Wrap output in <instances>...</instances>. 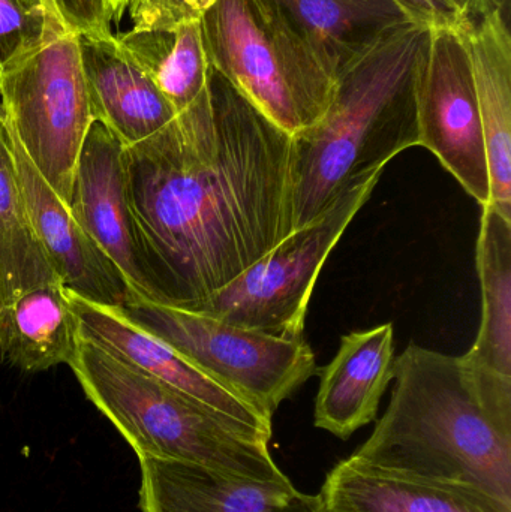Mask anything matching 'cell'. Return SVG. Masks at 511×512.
<instances>
[{
	"mask_svg": "<svg viewBox=\"0 0 511 512\" xmlns=\"http://www.w3.org/2000/svg\"><path fill=\"white\" fill-rule=\"evenodd\" d=\"M215 0H129L132 30L173 29L200 20Z\"/></svg>",
	"mask_w": 511,
	"mask_h": 512,
	"instance_id": "obj_24",
	"label": "cell"
},
{
	"mask_svg": "<svg viewBox=\"0 0 511 512\" xmlns=\"http://www.w3.org/2000/svg\"><path fill=\"white\" fill-rule=\"evenodd\" d=\"M5 310L6 307L0 306V364L5 363Z\"/></svg>",
	"mask_w": 511,
	"mask_h": 512,
	"instance_id": "obj_29",
	"label": "cell"
},
{
	"mask_svg": "<svg viewBox=\"0 0 511 512\" xmlns=\"http://www.w3.org/2000/svg\"><path fill=\"white\" fill-rule=\"evenodd\" d=\"M50 3H51V2H50ZM51 6H53V5H51Z\"/></svg>",
	"mask_w": 511,
	"mask_h": 512,
	"instance_id": "obj_30",
	"label": "cell"
},
{
	"mask_svg": "<svg viewBox=\"0 0 511 512\" xmlns=\"http://www.w3.org/2000/svg\"><path fill=\"white\" fill-rule=\"evenodd\" d=\"M53 282L60 280L30 224L0 110V306H9L24 292Z\"/></svg>",
	"mask_w": 511,
	"mask_h": 512,
	"instance_id": "obj_21",
	"label": "cell"
},
{
	"mask_svg": "<svg viewBox=\"0 0 511 512\" xmlns=\"http://www.w3.org/2000/svg\"><path fill=\"white\" fill-rule=\"evenodd\" d=\"M66 32L108 35L113 21L107 0H50Z\"/></svg>",
	"mask_w": 511,
	"mask_h": 512,
	"instance_id": "obj_25",
	"label": "cell"
},
{
	"mask_svg": "<svg viewBox=\"0 0 511 512\" xmlns=\"http://www.w3.org/2000/svg\"><path fill=\"white\" fill-rule=\"evenodd\" d=\"M119 41L177 114L194 104L206 90L209 63L200 21H189L173 29L131 30L119 36Z\"/></svg>",
	"mask_w": 511,
	"mask_h": 512,
	"instance_id": "obj_22",
	"label": "cell"
},
{
	"mask_svg": "<svg viewBox=\"0 0 511 512\" xmlns=\"http://www.w3.org/2000/svg\"><path fill=\"white\" fill-rule=\"evenodd\" d=\"M68 206L84 233L119 271L129 298L158 303L129 209L125 146L98 120H93L81 146Z\"/></svg>",
	"mask_w": 511,
	"mask_h": 512,
	"instance_id": "obj_10",
	"label": "cell"
},
{
	"mask_svg": "<svg viewBox=\"0 0 511 512\" xmlns=\"http://www.w3.org/2000/svg\"><path fill=\"white\" fill-rule=\"evenodd\" d=\"M324 512H511V504L464 484L426 480L348 457L327 474Z\"/></svg>",
	"mask_w": 511,
	"mask_h": 512,
	"instance_id": "obj_15",
	"label": "cell"
},
{
	"mask_svg": "<svg viewBox=\"0 0 511 512\" xmlns=\"http://www.w3.org/2000/svg\"><path fill=\"white\" fill-rule=\"evenodd\" d=\"M414 23L437 29L465 30L471 21L455 0H396Z\"/></svg>",
	"mask_w": 511,
	"mask_h": 512,
	"instance_id": "obj_26",
	"label": "cell"
},
{
	"mask_svg": "<svg viewBox=\"0 0 511 512\" xmlns=\"http://www.w3.org/2000/svg\"><path fill=\"white\" fill-rule=\"evenodd\" d=\"M108 8H110L113 20H119L122 17L123 12L128 9L129 0H107Z\"/></svg>",
	"mask_w": 511,
	"mask_h": 512,
	"instance_id": "obj_28",
	"label": "cell"
},
{
	"mask_svg": "<svg viewBox=\"0 0 511 512\" xmlns=\"http://www.w3.org/2000/svg\"><path fill=\"white\" fill-rule=\"evenodd\" d=\"M455 2L470 18L471 23L485 17L497 5V0H455Z\"/></svg>",
	"mask_w": 511,
	"mask_h": 512,
	"instance_id": "obj_27",
	"label": "cell"
},
{
	"mask_svg": "<svg viewBox=\"0 0 511 512\" xmlns=\"http://www.w3.org/2000/svg\"><path fill=\"white\" fill-rule=\"evenodd\" d=\"M72 373L95 408L141 457L194 463L231 477L288 483L269 444L213 409L80 337Z\"/></svg>",
	"mask_w": 511,
	"mask_h": 512,
	"instance_id": "obj_4",
	"label": "cell"
},
{
	"mask_svg": "<svg viewBox=\"0 0 511 512\" xmlns=\"http://www.w3.org/2000/svg\"><path fill=\"white\" fill-rule=\"evenodd\" d=\"M393 381L386 412L351 457L511 504L510 376L410 343L395 357Z\"/></svg>",
	"mask_w": 511,
	"mask_h": 512,
	"instance_id": "obj_2",
	"label": "cell"
},
{
	"mask_svg": "<svg viewBox=\"0 0 511 512\" xmlns=\"http://www.w3.org/2000/svg\"><path fill=\"white\" fill-rule=\"evenodd\" d=\"M63 33L50 0H0V77Z\"/></svg>",
	"mask_w": 511,
	"mask_h": 512,
	"instance_id": "obj_23",
	"label": "cell"
},
{
	"mask_svg": "<svg viewBox=\"0 0 511 512\" xmlns=\"http://www.w3.org/2000/svg\"><path fill=\"white\" fill-rule=\"evenodd\" d=\"M0 110L30 161L68 204L93 123L77 35L63 33L0 77Z\"/></svg>",
	"mask_w": 511,
	"mask_h": 512,
	"instance_id": "obj_8",
	"label": "cell"
},
{
	"mask_svg": "<svg viewBox=\"0 0 511 512\" xmlns=\"http://www.w3.org/2000/svg\"><path fill=\"white\" fill-rule=\"evenodd\" d=\"M68 292L80 337L101 346L134 369L203 403L252 438L269 444L273 433L272 418H267L242 397L201 372L176 349L141 327L123 307L95 303L69 289Z\"/></svg>",
	"mask_w": 511,
	"mask_h": 512,
	"instance_id": "obj_11",
	"label": "cell"
},
{
	"mask_svg": "<svg viewBox=\"0 0 511 512\" xmlns=\"http://www.w3.org/2000/svg\"><path fill=\"white\" fill-rule=\"evenodd\" d=\"M318 57L335 81L375 44L410 23L396 0H260Z\"/></svg>",
	"mask_w": 511,
	"mask_h": 512,
	"instance_id": "obj_18",
	"label": "cell"
},
{
	"mask_svg": "<svg viewBox=\"0 0 511 512\" xmlns=\"http://www.w3.org/2000/svg\"><path fill=\"white\" fill-rule=\"evenodd\" d=\"M381 174L354 186L321 218L294 231L197 312L285 339L303 337L309 301L327 258L368 203Z\"/></svg>",
	"mask_w": 511,
	"mask_h": 512,
	"instance_id": "obj_7",
	"label": "cell"
},
{
	"mask_svg": "<svg viewBox=\"0 0 511 512\" xmlns=\"http://www.w3.org/2000/svg\"><path fill=\"white\" fill-rule=\"evenodd\" d=\"M393 364L392 322L342 337L335 358L320 370L315 427L347 441L375 421L381 399L393 381Z\"/></svg>",
	"mask_w": 511,
	"mask_h": 512,
	"instance_id": "obj_16",
	"label": "cell"
},
{
	"mask_svg": "<svg viewBox=\"0 0 511 512\" xmlns=\"http://www.w3.org/2000/svg\"><path fill=\"white\" fill-rule=\"evenodd\" d=\"M120 307L267 418L320 372L314 351L303 337L285 339L144 298H128Z\"/></svg>",
	"mask_w": 511,
	"mask_h": 512,
	"instance_id": "obj_6",
	"label": "cell"
},
{
	"mask_svg": "<svg viewBox=\"0 0 511 512\" xmlns=\"http://www.w3.org/2000/svg\"><path fill=\"white\" fill-rule=\"evenodd\" d=\"M5 125L27 215L54 273L66 289L80 297L108 306H123L129 291L119 271L84 233L68 204L30 161L6 120Z\"/></svg>",
	"mask_w": 511,
	"mask_h": 512,
	"instance_id": "obj_12",
	"label": "cell"
},
{
	"mask_svg": "<svg viewBox=\"0 0 511 512\" xmlns=\"http://www.w3.org/2000/svg\"><path fill=\"white\" fill-rule=\"evenodd\" d=\"M93 120L125 147L173 122L176 110L113 33L77 35Z\"/></svg>",
	"mask_w": 511,
	"mask_h": 512,
	"instance_id": "obj_14",
	"label": "cell"
},
{
	"mask_svg": "<svg viewBox=\"0 0 511 512\" xmlns=\"http://www.w3.org/2000/svg\"><path fill=\"white\" fill-rule=\"evenodd\" d=\"M78 343L77 316L62 283L36 286L6 306V361L23 372L71 363Z\"/></svg>",
	"mask_w": 511,
	"mask_h": 512,
	"instance_id": "obj_19",
	"label": "cell"
},
{
	"mask_svg": "<svg viewBox=\"0 0 511 512\" xmlns=\"http://www.w3.org/2000/svg\"><path fill=\"white\" fill-rule=\"evenodd\" d=\"M125 171L158 303L198 309L291 234L293 135L210 66L194 104L125 147Z\"/></svg>",
	"mask_w": 511,
	"mask_h": 512,
	"instance_id": "obj_1",
	"label": "cell"
},
{
	"mask_svg": "<svg viewBox=\"0 0 511 512\" xmlns=\"http://www.w3.org/2000/svg\"><path fill=\"white\" fill-rule=\"evenodd\" d=\"M476 262L482 319L468 357L511 378V221L482 207Z\"/></svg>",
	"mask_w": 511,
	"mask_h": 512,
	"instance_id": "obj_20",
	"label": "cell"
},
{
	"mask_svg": "<svg viewBox=\"0 0 511 512\" xmlns=\"http://www.w3.org/2000/svg\"><path fill=\"white\" fill-rule=\"evenodd\" d=\"M141 512H324L320 495L231 477L194 463L141 457Z\"/></svg>",
	"mask_w": 511,
	"mask_h": 512,
	"instance_id": "obj_13",
	"label": "cell"
},
{
	"mask_svg": "<svg viewBox=\"0 0 511 512\" xmlns=\"http://www.w3.org/2000/svg\"><path fill=\"white\" fill-rule=\"evenodd\" d=\"M465 30L431 29L417 83L419 147L434 153L483 207L489 203L488 159Z\"/></svg>",
	"mask_w": 511,
	"mask_h": 512,
	"instance_id": "obj_9",
	"label": "cell"
},
{
	"mask_svg": "<svg viewBox=\"0 0 511 512\" xmlns=\"http://www.w3.org/2000/svg\"><path fill=\"white\" fill-rule=\"evenodd\" d=\"M432 27L402 24L336 80L326 114L293 137L291 233L420 146L417 83Z\"/></svg>",
	"mask_w": 511,
	"mask_h": 512,
	"instance_id": "obj_3",
	"label": "cell"
},
{
	"mask_svg": "<svg viewBox=\"0 0 511 512\" xmlns=\"http://www.w3.org/2000/svg\"><path fill=\"white\" fill-rule=\"evenodd\" d=\"M510 0H497L465 30L479 98L489 171V203L511 221ZM485 207V206H483Z\"/></svg>",
	"mask_w": 511,
	"mask_h": 512,
	"instance_id": "obj_17",
	"label": "cell"
},
{
	"mask_svg": "<svg viewBox=\"0 0 511 512\" xmlns=\"http://www.w3.org/2000/svg\"><path fill=\"white\" fill-rule=\"evenodd\" d=\"M198 21L210 68L267 119L293 137L320 122L335 78L260 0H215Z\"/></svg>",
	"mask_w": 511,
	"mask_h": 512,
	"instance_id": "obj_5",
	"label": "cell"
}]
</instances>
